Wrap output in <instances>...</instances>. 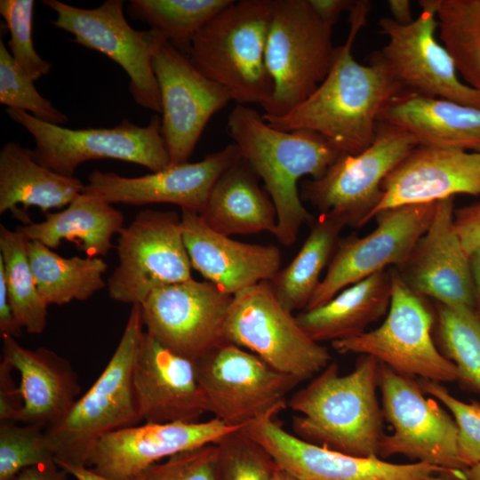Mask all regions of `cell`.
<instances>
[{"instance_id":"43","label":"cell","mask_w":480,"mask_h":480,"mask_svg":"<svg viewBox=\"0 0 480 480\" xmlns=\"http://www.w3.org/2000/svg\"><path fill=\"white\" fill-rule=\"evenodd\" d=\"M217 446L204 445L148 467L141 480H216Z\"/></svg>"},{"instance_id":"26","label":"cell","mask_w":480,"mask_h":480,"mask_svg":"<svg viewBox=\"0 0 480 480\" xmlns=\"http://www.w3.org/2000/svg\"><path fill=\"white\" fill-rule=\"evenodd\" d=\"M3 360L20 375L22 409L19 423L47 428L61 420L78 399L81 387L71 364L53 350L29 349L2 335Z\"/></svg>"},{"instance_id":"16","label":"cell","mask_w":480,"mask_h":480,"mask_svg":"<svg viewBox=\"0 0 480 480\" xmlns=\"http://www.w3.org/2000/svg\"><path fill=\"white\" fill-rule=\"evenodd\" d=\"M241 430L299 480H462L461 470L352 456L306 442L284 430L272 416L256 420Z\"/></svg>"},{"instance_id":"18","label":"cell","mask_w":480,"mask_h":480,"mask_svg":"<svg viewBox=\"0 0 480 480\" xmlns=\"http://www.w3.org/2000/svg\"><path fill=\"white\" fill-rule=\"evenodd\" d=\"M436 202L406 204L379 212L364 236L340 239L327 272L305 310L322 306L340 291L386 268H398L428 229Z\"/></svg>"},{"instance_id":"33","label":"cell","mask_w":480,"mask_h":480,"mask_svg":"<svg viewBox=\"0 0 480 480\" xmlns=\"http://www.w3.org/2000/svg\"><path fill=\"white\" fill-rule=\"evenodd\" d=\"M27 249L37 289L48 306L85 300L107 287L102 276L108 265L100 257L65 258L36 241H28Z\"/></svg>"},{"instance_id":"2","label":"cell","mask_w":480,"mask_h":480,"mask_svg":"<svg viewBox=\"0 0 480 480\" xmlns=\"http://www.w3.org/2000/svg\"><path fill=\"white\" fill-rule=\"evenodd\" d=\"M228 132L274 204V236L285 246L293 244L301 226L314 221L302 204L299 180L306 175L320 178L342 154L318 133L276 129L244 105L236 104L229 113Z\"/></svg>"},{"instance_id":"40","label":"cell","mask_w":480,"mask_h":480,"mask_svg":"<svg viewBox=\"0 0 480 480\" xmlns=\"http://www.w3.org/2000/svg\"><path fill=\"white\" fill-rule=\"evenodd\" d=\"M34 82L14 61L0 40V103L20 109L44 122L63 125L68 117L36 90Z\"/></svg>"},{"instance_id":"7","label":"cell","mask_w":480,"mask_h":480,"mask_svg":"<svg viewBox=\"0 0 480 480\" xmlns=\"http://www.w3.org/2000/svg\"><path fill=\"white\" fill-rule=\"evenodd\" d=\"M6 113L33 136L35 159L63 176L74 177L81 164L99 159L133 163L151 172L170 164L158 114L146 126L124 119L111 128L70 129L44 122L23 110L7 108Z\"/></svg>"},{"instance_id":"25","label":"cell","mask_w":480,"mask_h":480,"mask_svg":"<svg viewBox=\"0 0 480 480\" xmlns=\"http://www.w3.org/2000/svg\"><path fill=\"white\" fill-rule=\"evenodd\" d=\"M181 229L192 268L222 292L234 296L279 271L280 250L275 245L243 243L207 226L200 214L181 210Z\"/></svg>"},{"instance_id":"30","label":"cell","mask_w":480,"mask_h":480,"mask_svg":"<svg viewBox=\"0 0 480 480\" xmlns=\"http://www.w3.org/2000/svg\"><path fill=\"white\" fill-rule=\"evenodd\" d=\"M390 270L379 271L340 291L325 304L296 316L302 330L316 342L358 336L388 310Z\"/></svg>"},{"instance_id":"15","label":"cell","mask_w":480,"mask_h":480,"mask_svg":"<svg viewBox=\"0 0 480 480\" xmlns=\"http://www.w3.org/2000/svg\"><path fill=\"white\" fill-rule=\"evenodd\" d=\"M43 4L56 13L52 21L74 36V42L97 51L117 63L130 78L129 90L137 104L161 114L162 105L153 58L165 38L153 29L136 30L124 14L123 0H107L84 9L58 0Z\"/></svg>"},{"instance_id":"46","label":"cell","mask_w":480,"mask_h":480,"mask_svg":"<svg viewBox=\"0 0 480 480\" xmlns=\"http://www.w3.org/2000/svg\"><path fill=\"white\" fill-rule=\"evenodd\" d=\"M0 333L19 338L22 334V327L14 316L8 296L7 286L3 268L0 267Z\"/></svg>"},{"instance_id":"31","label":"cell","mask_w":480,"mask_h":480,"mask_svg":"<svg viewBox=\"0 0 480 480\" xmlns=\"http://www.w3.org/2000/svg\"><path fill=\"white\" fill-rule=\"evenodd\" d=\"M123 213L95 194L84 191L66 209L46 212L45 220L18 226L28 241L56 249L76 241L89 257L106 256L124 226Z\"/></svg>"},{"instance_id":"3","label":"cell","mask_w":480,"mask_h":480,"mask_svg":"<svg viewBox=\"0 0 480 480\" xmlns=\"http://www.w3.org/2000/svg\"><path fill=\"white\" fill-rule=\"evenodd\" d=\"M378 367L379 361L369 355H360L348 374H340L338 364L330 363L287 404L299 413L292 420L294 435L348 455L379 457L385 433Z\"/></svg>"},{"instance_id":"4","label":"cell","mask_w":480,"mask_h":480,"mask_svg":"<svg viewBox=\"0 0 480 480\" xmlns=\"http://www.w3.org/2000/svg\"><path fill=\"white\" fill-rule=\"evenodd\" d=\"M272 0H240L214 16L195 36L188 58L226 88L237 105L268 107L274 85L266 65Z\"/></svg>"},{"instance_id":"9","label":"cell","mask_w":480,"mask_h":480,"mask_svg":"<svg viewBox=\"0 0 480 480\" xmlns=\"http://www.w3.org/2000/svg\"><path fill=\"white\" fill-rule=\"evenodd\" d=\"M416 146L405 130L378 121L367 148L356 155L342 154L323 176L303 182L300 197L346 226L363 227L382 198L384 179Z\"/></svg>"},{"instance_id":"8","label":"cell","mask_w":480,"mask_h":480,"mask_svg":"<svg viewBox=\"0 0 480 480\" xmlns=\"http://www.w3.org/2000/svg\"><path fill=\"white\" fill-rule=\"evenodd\" d=\"M391 300L384 322L376 329L332 342L340 354L369 355L394 371L437 382L458 380L455 364L436 345L435 311L415 293L396 268L390 269Z\"/></svg>"},{"instance_id":"29","label":"cell","mask_w":480,"mask_h":480,"mask_svg":"<svg viewBox=\"0 0 480 480\" xmlns=\"http://www.w3.org/2000/svg\"><path fill=\"white\" fill-rule=\"evenodd\" d=\"M259 179L241 156L216 180L199 213L207 226L228 236L263 231L275 235L276 211Z\"/></svg>"},{"instance_id":"10","label":"cell","mask_w":480,"mask_h":480,"mask_svg":"<svg viewBox=\"0 0 480 480\" xmlns=\"http://www.w3.org/2000/svg\"><path fill=\"white\" fill-rule=\"evenodd\" d=\"M224 335L227 342L302 381L318 374L331 361L328 349L313 340L296 316L280 304L269 281L233 296Z\"/></svg>"},{"instance_id":"53","label":"cell","mask_w":480,"mask_h":480,"mask_svg":"<svg viewBox=\"0 0 480 480\" xmlns=\"http://www.w3.org/2000/svg\"><path fill=\"white\" fill-rule=\"evenodd\" d=\"M272 480H299L287 471L284 470L283 468L277 467V468L275 471V474L273 476Z\"/></svg>"},{"instance_id":"38","label":"cell","mask_w":480,"mask_h":480,"mask_svg":"<svg viewBox=\"0 0 480 480\" xmlns=\"http://www.w3.org/2000/svg\"><path fill=\"white\" fill-rule=\"evenodd\" d=\"M241 429L228 433L215 444L216 480H272L278 467L275 460Z\"/></svg>"},{"instance_id":"27","label":"cell","mask_w":480,"mask_h":480,"mask_svg":"<svg viewBox=\"0 0 480 480\" xmlns=\"http://www.w3.org/2000/svg\"><path fill=\"white\" fill-rule=\"evenodd\" d=\"M379 121L405 130L420 146L480 152V108L404 94L384 108Z\"/></svg>"},{"instance_id":"39","label":"cell","mask_w":480,"mask_h":480,"mask_svg":"<svg viewBox=\"0 0 480 480\" xmlns=\"http://www.w3.org/2000/svg\"><path fill=\"white\" fill-rule=\"evenodd\" d=\"M44 429L40 425L1 421L0 480H13L28 467L55 461Z\"/></svg>"},{"instance_id":"1","label":"cell","mask_w":480,"mask_h":480,"mask_svg":"<svg viewBox=\"0 0 480 480\" xmlns=\"http://www.w3.org/2000/svg\"><path fill=\"white\" fill-rule=\"evenodd\" d=\"M370 9L369 1L356 0L349 11L348 38L337 47L324 80L287 113L262 114L270 126L287 132H314L347 155L359 154L372 143L380 115L403 92L374 56L371 55L368 65H362L352 55V45L366 23Z\"/></svg>"},{"instance_id":"14","label":"cell","mask_w":480,"mask_h":480,"mask_svg":"<svg viewBox=\"0 0 480 480\" xmlns=\"http://www.w3.org/2000/svg\"><path fill=\"white\" fill-rule=\"evenodd\" d=\"M420 14L408 25L390 17L379 21L388 43L372 55L385 67L403 95L442 99L480 108V92L462 82L449 51L436 37L435 0H420Z\"/></svg>"},{"instance_id":"42","label":"cell","mask_w":480,"mask_h":480,"mask_svg":"<svg viewBox=\"0 0 480 480\" xmlns=\"http://www.w3.org/2000/svg\"><path fill=\"white\" fill-rule=\"evenodd\" d=\"M424 394L437 399L451 412L458 427V449L467 468L480 462V403H465L453 396L441 383L419 379Z\"/></svg>"},{"instance_id":"34","label":"cell","mask_w":480,"mask_h":480,"mask_svg":"<svg viewBox=\"0 0 480 480\" xmlns=\"http://www.w3.org/2000/svg\"><path fill=\"white\" fill-rule=\"evenodd\" d=\"M28 240L19 227L0 225V267L4 270L11 306L27 332L39 334L47 325L48 305L41 296L28 255Z\"/></svg>"},{"instance_id":"32","label":"cell","mask_w":480,"mask_h":480,"mask_svg":"<svg viewBox=\"0 0 480 480\" xmlns=\"http://www.w3.org/2000/svg\"><path fill=\"white\" fill-rule=\"evenodd\" d=\"M345 227L341 219L320 213L296 256L269 281L277 300L285 309L292 313L306 309Z\"/></svg>"},{"instance_id":"50","label":"cell","mask_w":480,"mask_h":480,"mask_svg":"<svg viewBox=\"0 0 480 480\" xmlns=\"http://www.w3.org/2000/svg\"><path fill=\"white\" fill-rule=\"evenodd\" d=\"M474 287L475 313L480 317V247L469 255Z\"/></svg>"},{"instance_id":"49","label":"cell","mask_w":480,"mask_h":480,"mask_svg":"<svg viewBox=\"0 0 480 480\" xmlns=\"http://www.w3.org/2000/svg\"><path fill=\"white\" fill-rule=\"evenodd\" d=\"M388 6L393 19L401 25H408L413 21L411 2L409 0H388Z\"/></svg>"},{"instance_id":"19","label":"cell","mask_w":480,"mask_h":480,"mask_svg":"<svg viewBox=\"0 0 480 480\" xmlns=\"http://www.w3.org/2000/svg\"><path fill=\"white\" fill-rule=\"evenodd\" d=\"M161 97V131L170 164L188 162L212 116L231 95L198 71L189 58L164 40L153 58Z\"/></svg>"},{"instance_id":"35","label":"cell","mask_w":480,"mask_h":480,"mask_svg":"<svg viewBox=\"0 0 480 480\" xmlns=\"http://www.w3.org/2000/svg\"><path fill=\"white\" fill-rule=\"evenodd\" d=\"M234 0H132L127 11L188 57L196 34Z\"/></svg>"},{"instance_id":"12","label":"cell","mask_w":480,"mask_h":480,"mask_svg":"<svg viewBox=\"0 0 480 480\" xmlns=\"http://www.w3.org/2000/svg\"><path fill=\"white\" fill-rule=\"evenodd\" d=\"M118 264L108 278L110 299L141 305L156 289L192 279L181 218L171 211L143 210L119 232Z\"/></svg>"},{"instance_id":"28","label":"cell","mask_w":480,"mask_h":480,"mask_svg":"<svg viewBox=\"0 0 480 480\" xmlns=\"http://www.w3.org/2000/svg\"><path fill=\"white\" fill-rule=\"evenodd\" d=\"M85 185L76 177L60 175L40 164L33 150L14 141L0 150V214L12 212L25 224L31 220L27 208L44 212L68 205L84 192Z\"/></svg>"},{"instance_id":"13","label":"cell","mask_w":480,"mask_h":480,"mask_svg":"<svg viewBox=\"0 0 480 480\" xmlns=\"http://www.w3.org/2000/svg\"><path fill=\"white\" fill-rule=\"evenodd\" d=\"M378 388L383 418L392 426L384 434L379 457L399 454L450 470H463L458 449V427L433 398H427L418 381L379 362Z\"/></svg>"},{"instance_id":"6","label":"cell","mask_w":480,"mask_h":480,"mask_svg":"<svg viewBox=\"0 0 480 480\" xmlns=\"http://www.w3.org/2000/svg\"><path fill=\"white\" fill-rule=\"evenodd\" d=\"M332 34L308 0H272L265 56L274 92L263 114L287 113L324 80L336 55Z\"/></svg>"},{"instance_id":"41","label":"cell","mask_w":480,"mask_h":480,"mask_svg":"<svg viewBox=\"0 0 480 480\" xmlns=\"http://www.w3.org/2000/svg\"><path fill=\"white\" fill-rule=\"evenodd\" d=\"M34 0H1L0 14L10 33L8 50L18 66L33 80L48 75L52 64L34 47L32 29Z\"/></svg>"},{"instance_id":"45","label":"cell","mask_w":480,"mask_h":480,"mask_svg":"<svg viewBox=\"0 0 480 480\" xmlns=\"http://www.w3.org/2000/svg\"><path fill=\"white\" fill-rule=\"evenodd\" d=\"M14 369L6 361L0 363V420L20 422L22 399L13 380Z\"/></svg>"},{"instance_id":"52","label":"cell","mask_w":480,"mask_h":480,"mask_svg":"<svg viewBox=\"0 0 480 480\" xmlns=\"http://www.w3.org/2000/svg\"><path fill=\"white\" fill-rule=\"evenodd\" d=\"M462 480H480V462L463 469Z\"/></svg>"},{"instance_id":"24","label":"cell","mask_w":480,"mask_h":480,"mask_svg":"<svg viewBox=\"0 0 480 480\" xmlns=\"http://www.w3.org/2000/svg\"><path fill=\"white\" fill-rule=\"evenodd\" d=\"M372 212L437 202L465 194L480 196V152L416 146L388 174Z\"/></svg>"},{"instance_id":"23","label":"cell","mask_w":480,"mask_h":480,"mask_svg":"<svg viewBox=\"0 0 480 480\" xmlns=\"http://www.w3.org/2000/svg\"><path fill=\"white\" fill-rule=\"evenodd\" d=\"M132 379L138 412L146 423L196 422L209 412L194 362L169 350L146 331Z\"/></svg>"},{"instance_id":"22","label":"cell","mask_w":480,"mask_h":480,"mask_svg":"<svg viewBox=\"0 0 480 480\" xmlns=\"http://www.w3.org/2000/svg\"><path fill=\"white\" fill-rule=\"evenodd\" d=\"M454 197L436 202L434 217L405 261L396 268L418 295L475 311L469 255L454 228Z\"/></svg>"},{"instance_id":"20","label":"cell","mask_w":480,"mask_h":480,"mask_svg":"<svg viewBox=\"0 0 480 480\" xmlns=\"http://www.w3.org/2000/svg\"><path fill=\"white\" fill-rule=\"evenodd\" d=\"M244 427H231L213 418L206 421L145 423L123 428L97 440L86 467L111 480H132L163 459L216 444Z\"/></svg>"},{"instance_id":"51","label":"cell","mask_w":480,"mask_h":480,"mask_svg":"<svg viewBox=\"0 0 480 480\" xmlns=\"http://www.w3.org/2000/svg\"><path fill=\"white\" fill-rule=\"evenodd\" d=\"M76 480H111L101 476L86 466H60ZM132 480H141V475Z\"/></svg>"},{"instance_id":"47","label":"cell","mask_w":480,"mask_h":480,"mask_svg":"<svg viewBox=\"0 0 480 480\" xmlns=\"http://www.w3.org/2000/svg\"><path fill=\"white\" fill-rule=\"evenodd\" d=\"M317 16L326 24L333 27L341 13L350 11L356 0H308Z\"/></svg>"},{"instance_id":"48","label":"cell","mask_w":480,"mask_h":480,"mask_svg":"<svg viewBox=\"0 0 480 480\" xmlns=\"http://www.w3.org/2000/svg\"><path fill=\"white\" fill-rule=\"evenodd\" d=\"M68 473L55 461L28 467L13 480H67Z\"/></svg>"},{"instance_id":"37","label":"cell","mask_w":480,"mask_h":480,"mask_svg":"<svg viewBox=\"0 0 480 480\" xmlns=\"http://www.w3.org/2000/svg\"><path fill=\"white\" fill-rule=\"evenodd\" d=\"M435 332L439 350L458 371V382L480 394V317L474 310L436 303Z\"/></svg>"},{"instance_id":"36","label":"cell","mask_w":480,"mask_h":480,"mask_svg":"<svg viewBox=\"0 0 480 480\" xmlns=\"http://www.w3.org/2000/svg\"><path fill=\"white\" fill-rule=\"evenodd\" d=\"M440 39L465 84L480 92V0H435Z\"/></svg>"},{"instance_id":"44","label":"cell","mask_w":480,"mask_h":480,"mask_svg":"<svg viewBox=\"0 0 480 480\" xmlns=\"http://www.w3.org/2000/svg\"><path fill=\"white\" fill-rule=\"evenodd\" d=\"M454 228L468 255L480 247V200L454 211Z\"/></svg>"},{"instance_id":"21","label":"cell","mask_w":480,"mask_h":480,"mask_svg":"<svg viewBox=\"0 0 480 480\" xmlns=\"http://www.w3.org/2000/svg\"><path fill=\"white\" fill-rule=\"evenodd\" d=\"M241 157L233 143L196 163L169 164L139 177L92 171L84 191L107 203L128 205L172 204L200 213L220 176Z\"/></svg>"},{"instance_id":"11","label":"cell","mask_w":480,"mask_h":480,"mask_svg":"<svg viewBox=\"0 0 480 480\" xmlns=\"http://www.w3.org/2000/svg\"><path fill=\"white\" fill-rule=\"evenodd\" d=\"M209 412L231 427L276 415L302 380L282 372L235 344L225 342L195 363Z\"/></svg>"},{"instance_id":"5","label":"cell","mask_w":480,"mask_h":480,"mask_svg":"<svg viewBox=\"0 0 480 480\" xmlns=\"http://www.w3.org/2000/svg\"><path fill=\"white\" fill-rule=\"evenodd\" d=\"M143 326L140 305H132L119 343L102 372L61 420L45 428L60 467L86 466L100 436L141 421L132 375Z\"/></svg>"},{"instance_id":"17","label":"cell","mask_w":480,"mask_h":480,"mask_svg":"<svg viewBox=\"0 0 480 480\" xmlns=\"http://www.w3.org/2000/svg\"><path fill=\"white\" fill-rule=\"evenodd\" d=\"M233 296L209 281L190 279L153 291L140 305L146 332L192 362L227 342Z\"/></svg>"}]
</instances>
